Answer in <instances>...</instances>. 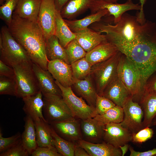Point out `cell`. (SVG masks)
<instances>
[{
	"label": "cell",
	"instance_id": "13",
	"mask_svg": "<svg viewBox=\"0 0 156 156\" xmlns=\"http://www.w3.org/2000/svg\"><path fill=\"white\" fill-rule=\"evenodd\" d=\"M32 68L39 90L43 96L56 95L62 97L61 91L53 77L48 71L33 63Z\"/></svg>",
	"mask_w": 156,
	"mask_h": 156
},
{
	"label": "cell",
	"instance_id": "30",
	"mask_svg": "<svg viewBox=\"0 0 156 156\" xmlns=\"http://www.w3.org/2000/svg\"><path fill=\"white\" fill-rule=\"evenodd\" d=\"M24 120V130L21 134V139L24 146L31 155L38 146L35 123L33 120L27 115Z\"/></svg>",
	"mask_w": 156,
	"mask_h": 156
},
{
	"label": "cell",
	"instance_id": "7",
	"mask_svg": "<svg viewBox=\"0 0 156 156\" xmlns=\"http://www.w3.org/2000/svg\"><path fill=\"white\" fill-rule=\"evenodd\" d=\"M44 116L50 124L75 117L62 97L56 95L43 96Z\"/></svg>",
	"mask_w": 156,
	"mask_h": 156
},
{
	"label": "cell",
	"instance_id": "39",
	"mask_svg": "<svg viewBox=\"0 0 156 156\" xmlns=\"http://www.w3.org/2000/svg\"><path fill=\"white\" fill-rule=\"evenodd\" d=\"M29 155L23 144L22 139L10 148L0 153V156H28Z\"/></svg>",
	"mask_w": 156,
	"mask_h": 156
},
{
	"label": "cell",
	"instance_id": "16",
	"mask_svg": "<svg viewBox=\"0 0 156 156\" xmlns=\"http://www.w3.org/2000/svg\"><path fill=\"white\" fill-rule=\"evenodd\" d=\"M75 118L50 125L60 137L69 141L77 142L82 139V137L80 123Z\"/></svg>",
	"mask_w": 156,
	"mask_h": 156
},
{
	"label": "cell",
	"instance_id": "31",
	"mask_svg": "<svg viewBox=\"0 0 156 156\" xmlns=\"http://www.w3.org/2000/svg\"><path fill=\"white\" fill-rule=\"evenodd\" d=\"M124 117L123 108L116 105L102 115L93 117L100 124L105 125L110 123H120Z\"/></svg>",
	"mask_w": 156,
	"mask_h": 156
},
{
	"label": "cell",
	"instance_id": "41",
	"mask_svg": "<svg viewBox=\"0 0 156 156\" xmlns=\"http://www.w3.org/2000/svg\"><path fill=\"white\" fill-rule=\"evenodd\" d=\"M32 156H61L55 146L52 147L38 146L32 153Z\"/></svg>",
	"mask_w": 156,
	"mask_h": 156
},
{
	"label": "cell",
	"instance_id": "50",
	"mask_svg": "<svg viewBox=\"0 0 156 156\" xmlns=\"http://www.w3.org/2000/svg\"><path fill=\"white\" fill-rule=\"evenodd\" d=\"M151 126H156V117L153 120Z\"/></svg>",
	"mask_w": 156,
	"mask_h": 156
},
{
	"label": "cell",
	"instance_id": "46",
	"mask_svg": "<svg viewBox=\"0 0 156 156\" xmlns=\"http://www.w3.org/2000/svg\"><path fill=\"white\" fill-rule=\"evenodd\" d=\"M74 155L75 156H90L86 150L77 144H75V145Z\"/></svg>",
	"mask_w": 156,
	"mask_h": 156
},
{
	"label": "cell",
	"instance_id": "23",
	"mask_svg": "<svg viewBox=\"0 0 156 156\" xmlns=\"http://www.w3.org/2000/svg\"><path fill=\"white\" fill-rule=\"evenodd\" d=\"M41 0H19L14 13L20 17L37 22Z\"/></svg>",
	"mask_w": 156,
	"mask_h": 156
},
{
	"label": "cell",
	"instance_id": "19",
	"mask_svg": "<svg viewBox=\"0 0 156 156\" xmlns=\"http://www.w3.org/2000/svg\"><path fill=\"white\" fill-rule=\"evenodd\" d=\"M24 103L23 109L26 115L35 121L41 119L47 122L43 115V96L40 91L36 94L22 98Z\"/></svg>",
	"mask_w": 156,
	"mask_h": 156
},
{
	"label": "cell",
	"instance_id": "11",
	"mask_svg": "<svg viewBox=\"0 0 156 156\" xmlns=\"http://www.w3.org/2000/svg\"><path fill=\"white\" fill-rule=\"evenodd\" d=\"M141 8L139 4H134L132 1H127L123 4L108 3L102 0H96L93 3L90 10L91 14L95 13L104 9L107 10L109 15L114 17V23L116 24L120 20L122 15L126 11L131 10H140Z\"/></svg>",
	"mask_w": 156,
	"mask_h": 156
},
{
	"label": "cell",
	"instance_id": "29",
	"mask_svg": "<svg viewBox=\"0 0 156 156\" xmlns=\"http://www.w3.org/2000/svg\"><path fill=\"white\" fill-rule=\"evenodd\" d=\"M34 122L38 146H54L51 125L47 122L42 119L34 121Z\"/></svg>",
	"mask_w": 156,
	"mask_h": 156
},
{
	"label": "cell",
	"instance_id": "25",
	"mask_svg": "<svg viewBox=\"0 0 156 156\" xmlns=\"http://www.w3.org/2000/svg\"><path fill=\"white\" fill-rule=\"evenodd\" d=\"M140 104L144 112V128L150 127L156 117V93L143 94Z\"/></svg>",
	"mask_w": 156,
	"mask_h": 156
},
{
	"label": "cell",
	"instance_id": "47",
	"mask_svg": "<svg viewBox=\"0 0 156 156\" xmlns=\"http://www.w3.org/2000/svg\"><path fill=\"white\" fill-rule=\"evenodd\" d=\"M70 0H55L57 9L60 11L63 7Z\"/></svg>",
	"mask_w": 156,
	"mask_h": 156
},
{
	"label": "cell",
	"instance_id": "42",
	"mask_svg": "<svg viewBox=\"0 0 156 156\" xmlns=\"http://www.w3.org/2000/svg\"><path fill=\"white\" fill-rule=\"evenodd\" d=\"M151 93H156V75L147 81L144 87L142 94Z\"/></svg>",
	"mask_w": 156,
	"mask_h": 156
},
{
	"label": "cell",
	"instance_id": "18",
	"mask_svg": "<svg viewBox=\"0 0 156 156\" xmlns=\"http://www.w3.org/2000/svg\"><path fill=\"white\" fill-rule=\"evenodd\" d=\"M77 144L84 149L90 156H122L120 148L114 147L104 141L94 143L83 139L78 141Z\"/></svg>",
	"mask_w": 156,
	"mask_h": 156
},
{
	"label": "cell",
	"instance_id": "1",
	"mask_svg": "<svg viewBox=\"0 0 156 156\" xmlns=\"http://www.w3.org/2000/svg\"><path fill=\"white\" fill-rule=\"evenodd\" d=\"M137 42L119 51L127 56L138 69L142 87L156 72V23L147 21L140 24L137 33Z\"/></svg>",
	"mask_w": 156,
	"mask_h": 156
},
{
	"label": "cell",
	"instance_id": "34",
	"mask_svg": "<svg viewBox=\"0 0 156 156\" xmlns=\"http://www.w3.org/2000/svg\"><path fill=\"white\" fill-rule=\"evenodd\" d=\"M65 48L70 64L85 57L87 53L76 39L70 42Z\"/></svg>",
	"mask_w": 156,
	"mask_h": 156
},
{
	"label": "cell",
	"instance_id": "28",
	"mask_svg": "<svg viewBox=\"0 0 156 156\" xmlns=\"http://www.w3.org/2000/svg\"><path fill=\"white\" fill-rule=\"evenodd\" d=\"M45 42L46 55L49 61L59 59L70 64L65 48L61 45L55 35L46 40Z\"/></svg>",
	"mask_w": 156,
	"mask_h": 156
},
{
	"label": "cell",
	"instance_id": "15",
	"mask_svg": "<svg viewBox=\"0 0 156 156\" xmlns=\"http://www.w3.org/2000/svg\"><path fill=\"white\" fill-rule=\"evenodd\" d=\"M102 96L123 107L133 97L117 76L105 88Z\"/></svg>",
	"mask_w": 156,
	"mask_h": 156
},
{
	"label": "cell",
	"instance_id": "17",
	"mask_svg": "<svg viewBox=\"0 0 156 156\" xmlns=\"http://www.w3.org/2000/svg\"><path fill=\"white\" fill-rule=\"evenodd\" d=\"M80 127L83 139L97 143L103 140L105 125L99 123L94 118L81 120Z\"/></svg>",
	"mask_w": 156,
	"mask_h": 156
},
{
	"label": "cell",
	"instance_id": "20",
	"mask_svg": "<svg viewBox=\"0 0 156 156\" xmlns=\"http://www.w3.org/2000/svg\"><path fill=\"white\" fill-rule=\"evenodd\" d=\"M118 51L115 45L107 40L87 52L85 57L93 65L108 60Z\"/></svg>",
	"mask_w": 156,
	"mask_h": 156
},
{
	"label": "cell",
	"instance_id": "33",
	"mask_svg": "<svg viewBox=\"0 0 156 156\" xmlns=\"http://www.w3.org/2000/svg\"><path fill=\"white\" fill-rule=\"evenodd\" d=\"M70 65L74 78L79 80L84 79L90 75L92 66L86 60L85 57Z\"/></svg>",
	"mask_w": 156,
	"mask_h": 156
},
{
	"label": "cell",
	"instance_id": "32",
	"mask_svg": "<svg viewBox=\"0 0 156 156\" xmlns=\"http://www.w3.org/2000/svg\"><path fill=\"white\" fill-rule=\"evenodd\" d=\"M51 127L53 145L58 152L62 156H74L75 144L60 137Z\"/></svg>",
	"mask_w": 156,
	"mask_h": 156
},
{
	"label": "cell",
	"instance_id": "43",
	"mask_svg": "<svg viewBox=\"0 0 156 156\" xmlns=\"http://www.w3.org/2000/svg\"><path fill=\"white\" fill-rule=\"evenodd\" d=\"M0 76L14 77L15 73L13 68L0 60Z\"/></svg>",
	"mask_w": 156,
	"mask_h": 156
},
{
	"label": "cell",
	"instance_id": "21",
	"mask_svg": "<svg viewBox=\"0 0 156 156\" xmlns=\"http://www.w3.org/2000/svg\"><path fill=\"white\" fill-rule=\"evenodd\" d=\"M77 93L90 105L95 108L98 94L92 79L90 75L84 79H74L73 85Z\"/></svg>",
	"mask_w": 156,
	"mask_h": 156
},
{
	"label": "cell",
	"instance_id": "5",
	"mask_svg": "<svg viewBox=\"0 0 156 156\" xmlns=\"http://www.w3.org/2000/svg\"><path fill=\"white\" fill-rule=\"evenodd\" d=\"M117 76L129 90L133 98L143 93L140 73L135 66L122 53L117 68Z\"/></svg>",
	"mask_w": 156,
	"mask_h": 156
},
{
	"label": "cell",
	"instance_id": "35",
	"mask_svg": "<svg viewBox=\"0 0 156 156\" xmlns=\"http://www.w3.org/2000/svg\"><path fill=\"white\" fill-rule=\"evenodd\" d=\"M19 0H0V18L8 25Z\"/></svg>",
	"mask_w": 156,
	"mask_h": 156
},
{
	"label": "cell",
	"instance_id": "2",
	"mask_svg": "<svg viewBox=\"0 0 156 156\" xmlns=\"http://www.w3.org/2000/svg\"><path fill=\"white\" fill-rule=\"evenodd\" d=\"M14 39L26 51L31 61L47 70L45 40L37 22L21 18L13 12L8 26Z\"/></svg>",
	"mask_w": 156,
	"mask_h": 156
},
{
	"label": "cell",
	"instance_id": "44",
	"mask_svg": "<svg viewBox=\"0 0 156 156\" xmlns=\"http://www.w3.org/2000/svg\"><path fill=\"white\" fill-rule=\"evenodd\" d=\"M129 149L130 151V156H153L156 155V148L144 152L137 151L131 146Z\"/></svg>",
	"mask_w": 156,
	"mask_h": 156
},
{
	"label": "cell",
	"instance_id": "10",
	"mask_svg": "<svg viewBox=\"0 0 156 156\" xmlns=\"http://www.w3.org/2000/svg\"><path fill=\"white\" fill-rule=\"evenodd\" d=\"M124 117L121 125L132 133H136L144 128V112L140 104L130 99L123 107Z\"/></svg>",
	"mask_w": 156,
	"mask_h": 156
},
{
	"label": "cell",
	"instance_id": "14",
	"mask_svg": "<svg viewBox=\"0 0 156 156\" xmlns=\"http://www.w3.org/2000/svg\"><path fill=\"white\" fill-rule=\"evenodd\" d=\"M47 70L55 80L62 86L67 87L72 86L74 78L70 64L57 59L49 61Z\"/></svg>",
	"mask_w": 156,
	"mask_h": 156
},
{
	"label": "cell",
	"instance_id": "9",
	"mask_svg": "<svg viewBox=\"0 0 156 156\" xmlns=\"http://www.w3.org/2000/svg\"><path fill=\"white\" fill-rule=\"evenodd\" d=\"M57 10L55 0H41L37 23L45 40L55 34Z\"/></svg>",
	"mask_w": 156,
	"mask_h": 156
},
{
	"label": "cell",
	"instance_id": "45",
	"mask_svg": "<svg viewBox=\"0 0 156 156\" xmlns=\"http://www.w3.org/2000/svg\"><path fill=\"white\" fill-rule=\"evenodd\" d=\"M128 1H132V0H127ZM140 3L141 8L138 15L136 16L138 22L141 24L142 25L146 22L144 13L143 7L147 0H139Z\"/></svg>",
	"mask_w": 156,
	"mask_h": 156
},
{
	"label": "cell",
	"instance_id": "40",
	"mask_svg": "<svg viewBox=\"0 0 156 156\" xmlns=\"http://www.w3.org/2000/svg\"><path fill=\"white\" fill-rule=\"evenodd\" d=\"M153 134L154 131L150 127L144 128L136 133H132L131 142L142 144L151 139Z\"/></svg>",
	"mask_w": 156,
	"mask_h": 156
},
{
	"label": "cell",
	"instance_id": "24",
	"mask_svg": "<svg viewBox=\"0 0 156 156\" xmlns=\"http://www.w3.org/2000/svg\"><path fill=\"white\" fill-rule=\"evenodd\" d=\"M96 0H70L60 11L64 19L72 20L90 9Z\"/></svg>",
	"mask_w": 156,
	"mask_h": 156
},
{
	"label": "cell",
	"instance_id": "48",
	"mask_svg": "<svg viewBox=\"0 0 156 156\" xmlns=\"http://www.w3.org/2000/svg\"><path fill=\"white\" fill-rule=\"evenodd\" d=\"M129 146L128 144H125L124 145L120 147L122 153V156H124L127 151L128 148H129Z\"/></svg>",
	"mask_w": 156,
	"mask_h": 156
},
{
	"label": "cell",
	"instance_id": "4",
	"mask_svg": "<svg viewBox=\"0 0 156 156\" xmlns=\"http://www.w3.org/2000/svg\"><path fill=\"white\" fill-rule=\"evenodd\" d=\"M122 53L118 51L108 60L93 65L90 75L95 82L97 94L102 96L106 87L117 76V68Z\"/></svg>",
	"mask_w": 156,
	"mask_h": 156
},
{
	"label": "cell",
	"instance_id": "36",
	"mask_svg": "<svg viewBox=\"0 0 156 156\" xmlns=\"http://www.w3.org/2000/svg\"><path fill=\"white\" fill-rule=\"evenodd\" d=\"M17 85L14 77L0 76V94L16 96Z\"/></svg>",
	"mask_w": 156,
	"mask_h": 156
},
{
	"label": "cell",
	"instance_id": "22",
	"mask_svg": "<svg viewBox=\"0 0 156 156\" xmlns=\"http://www.w3.org/2000/svg\"><path fill=\"white\" fill-rule=\"evenodd\" d=\"M75 33L76 39L87 53L107 40L105 35L89 28Z\"/></svg>",
	"mask_w": 156,
	"mask_h": 156
},
{
	"label": "cell",
	"instance_id": "49",
	"mask_svg": "<svg viewBox=\"0 0 156 156\" xmlns=\"http://www.w3.org/2000/svg\"><path fill=\"white\" fill-rule=\"evenodd\" d=\"M105 2L111 3H117L118 0H102Z\"/></svg>",
	"mask_w": 156,
	"mask_h": 156
},
{
	"label": "cell",
	"instance_id": "6",
	"mask_svg": "<svg viewBox=\"0 0 156 156\" xmlns=\"http://www.w3.org/2000/svg\"><path fill=\"white\" fill-rule=\"evenodd\" d=\"M33 62H26L12 66L17 85L16 96L23 98L35 94L39 90L32 68Z\"/></svg>",
	"mask_w": 156,
	"mask_h": 156
},
{
	"label": "cell",
	"instance_id": "38",
	"mask_svg": "<svg viewBox=\"0 0 156 156\" xmlns=\"http://www.w3.org/2000/svg\"><path fill=\"white\" fill-rule=\"evenodd\" d=\"M21 139V134L18 132L8 138L3 137L1 130L0 131V153L9 149L19 142Z\"/></svg>",
	"mask_w": 156,
	"mask_h": 156
},
{
	"label": "cell",
	"instance_id": "27",
	"mask_svg": "<svg viewBox=\"0 0 156 156\" xmlns=\"http://www.w3.org/2000/svg\"><path fill=\"white\" fill-rule=\"evenodd\" d=\"M54 35L58 38L60 44L64 48L76 38L75 33L70 30L62 16L60 11L58 10L56 13Z\"/></svg>",
	"mask_w": 156,
	"mask_h": 156
},
{
	"label": "cell",
	"instance_id": "3",
	"mask_svg": "<svg viewBox=\"0 0 156 156\" xmlns=\"http://www.w3.org/2000/svg\"><path fill=\"white\" fill-rule=\"evenodd\" d=\"M0 50V60L12 67L32 62L26 51L12 36L8 27L5 26L1 29Z\"/></svg>",
	"mask_w": 156,
	"mask_h": 156
},
{
	"label": "cell",
	"instance_id": "8",
	"mask_svg": "<svg viewBox=\"0 0 156 156\" xmlns=\"http://www.w3.org/2000/svg\"><path fill=\"white\" fill-rule=\"evenodd\" d=\"M55 81L61 91L63 98L75 117L83 120L96 115L95 108L87 104L82 97L77 96L71 87H65Z\"/></svg>",
	"mask_w": 156,
	"mask_h": 156
},
{
	"label": "cell",
	"instance_id": "26",
	"mask_svg": "<svg viewBox=\"0 0 156 156\" xmlns=\"http://www.w3.org/2000/svg\"><path fill=\"white\" fill-rule=\"evenodd\" d=\"M108 15H109L108 10L104 9L81 19L77 20L64 19L70 30L75 33L86 29L90 25L100 21L103 17Z\"/></svg>",
	"mask_w": 156,
	"mask_h": 156
},
{
	"label": "cell",
	"instance_id": "37",
	"mask_svg": "<svg viewBox=\"0 0 156 156\" xmlns=\"http://www.w3.org/2000/svg\"><path fill=\"white\" fill-rule=\"evenodd\" d=\"M116 105L109 99L103 96L97 95L95 105L96 115L103 114Z\"/></svg>",
	"mask_w": 156,
	"mask_h": 156
},
{
	"label": "cell",
	"instance_id": "12",
	"mask_svg": "<svg viewBox=\"0 0 156 156\" xmlns=\"http://www.w3.org/2000/svg\"><path fill=\"white\" fill-rule=\"evenodd\" d=\"M132 133L120 123H110L105 125L103 141L120 148L131 142Z\"/></svg>",
	"mask_w": 156,
	"mask_h": 156
}]
</instances>
